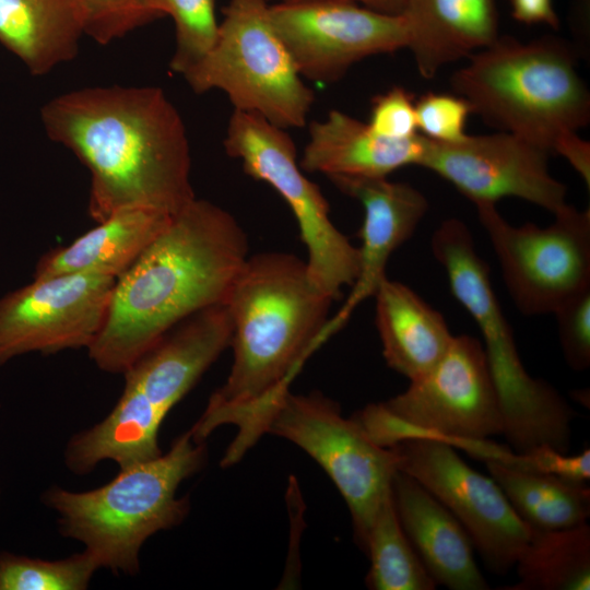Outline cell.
I'll list each match as a JSON object with an SVG mask.
<instances>
[{
	"label": "cell",
	"mask_w": 590,
	"mask_h": 590,
	"mask_svg": "<svg viewBox=\"0 0 590 590\" xmlns=\"http://www.w3.org/2000/svg\"><path fill=\"white\" fill-rule=\"evenodd\" d=\"M40 119L91 176L88 214L102 222L119 210L175 215L196 194L184 120L155 86H95L48 101Z\"/></svg>",
	"instance_id": "6da1fadb"
},
{
	"label": "cell",
	"mask_w": 590,
	"mask_h": 590,
	"mask_svg": "<svg viewBox=\"0 0 590 590\" xmlns=\"http://www.w3.org/2000/svg\"><path fill=\"white\" fill-rule=\"evenodd\" d=\"M224 303L233 323L232 367L190 432L204 442L220 426H237L226 451L237 461L260 438L271 405L323 344L333 299L310 280L305 260L269 251L246 259Z\"/></svg>",
	"instance_id": "7a4b0ae2"
},
{
	"label": "cell",
	"mask_w": 590,
	"mask_h": 590,
	"mask_svg": "<svg viewBox=\"0 0 590 590\" xmlns=\"http://www.w3.org/2000/svg\"><path fill=\"white\" fill-rule=\"evenodd\" d=\"M247 258L237 220L193 199L116 279L90 358L106 373L123 374L178 323L224 303Z\"/></svg>",
	"instance_id": "3957f363"
},
{
	"label": "cell",
	"mask_w": 590,
	"mask_h": 590,
	"mask_svg": "<svg viewBox=\"0 0 590 590\" xmlns=\"http://www.w3.org/2000/svg\"><path fill=\"white\" fill-rule=\"evenodd\" d=\"M450 83L485 123L548 153L562 132L590 121V93L576 50L556 36L528 43L498 36L469 56Z\"/></svg>",
	"instance_id": "277c9868"
},
{
	"label": "cell",
	"mask_w": 590,
	"mask_h": 590,
	"mask_svg": "<svg viewBox=\"0 0 590 590\" xmlns=\"http://www.w3.org/2000/svg\"><path fill=\"white\" fill-rule=\"evenodd\" d=\"M204 459V442L189 429L166 453L121 469L104 486L85 492L52 486L43 502L58 515L60 533L81 542L99 568L134 575L144 542L188 515L189 502L177 497V488Z\"/></svg>",
	"instance_id": "5b68a950"
},
{
	"label": "cell",
	"mask_w": 590,
	"mask_h": 590,
	"mask_svg": "<svg viewBox=\"0 0 590 590\" xmlns=\"http://www.w3.org/2000/svg\"><path fill=\"white\" fill-rule=\"evenodd\" d=\"M430 247L453 297L482 334L503 416L502 434L509 446L517 453L540 446L568 451L575 412L554 387L526 370L494 293L489 269L477 255L468 226L456 217L445 220L434 232Z\"/></svg>",
	"instance_id": "8992f818"
},
{
	"label": "cell",
	"mask_w": 590,
	"mask_h": 590,
	"mask_svg": "<svg viewBox=\"0 0 590 590\" xmlns=\"http://www.w3.org/2000/svg\"><path fill=\"white\" fill-rule=\"evenodd\" d=\"M354 417L374 441L390 447L410 438H435L465 449L471 440L503 433L498 396L482 343L455 335L438 363L393 398Z\"/></svg>",
	"instance_id": "52a82bcc"
},
{
	"label": "cell",
	"mask_w": 590,
	"mask_h": 590,
	"mask_svg": "<svg viewBox=\"0 0 590 590\" xmlns=\"http://www.w3.org/2000/svg\"><path fill=\"white\" fill-rule=\"evenodd\" d=\"M268 0H229L216 40L182 76L194 93L223 91L234 110L286 129L302 128L315 102L272 24Z\"/></svg>",
	"instance_id": "ba28073f"
},
{
	"label": "cell",
	"mask_w": 590,
	"mask_h": 590,
	"mask_svg": "<svg viewBox=\"0 0 590 590\" xmlns=\"http://www.w3.org/2000/svg\"><path fill=\"white\" fill-rule=\"evenodd\" d=\"M223 145L248 176L270 185L287 203L307 249L310 280L338 299L357 278L358 248L331 221L329 203L304 175L290 134L259 115L234 110Z\"/></svg>",
	"instance_id": "9c48e42d"
},
{
	"label": "cell",
	"mask_w": 590,
	"mask_h": 590,
	"mask_svg": "<svg viewBox=\"0 0 590 590\" xmlns=\"http://www.w3.org/2000/svg\"><path fill=\"white\" fill-rule=\"evenodd\" d=\"M266 433L292 441L319 463L344 498L362 546L377 511L392 495L398 469L391 448L374 441L354 416L344 417L331 399L290 389L264 416Z\"/></svg>",
	"instance_id": "30bf717a"
},
{
	"label": "cell",
	"mask_w": 590,
	"mask_h": 590,
	"mask_svg": "<svg viewBox=\"0 0 590 590\" xmlns=\"http://www.w3.org/2000/svg\"><path fill=\"white\" fill-rule=\"evenodd\" d=\"M514 304L526 316L554 314L590 288V210L566 204L545 227L514 226L496 204L475 205Z\"/></svg>",
	"instance_id": "8fae6325"
},
{
	"label": "cell",
	"mask_w": 590,
	"mask_h": 590,
	"mask_svg": "<svg viewBox=\"0 0 590 590\" xmlns=\"http://www.w3.org/2000/svg\"><path fill=\"white\" fill-rule=\"evenodd\" d=\"M389 448L398 471L418 482L459 520L487 569L506 574L515 567L533 529L492 476L471 468L440 439L410 438Z\"/></svg>",
	"instance_id": "7c38bea8"
},
{
	"label": "cell",
	"mask_w": 590,
	"mask_h": 590,
	"mask_svg": "<svg viewBox=\"0 0 590 590\" xmlns=\"http://www.w3.org/2000/svg\"><path fill=\"white\" fill-rule=\"evenodd\" d=\"M273 26L300 75L319 84L340 80L356 62L408 45L402 14L349 0H294L270 4Z\"/></svg>",
	"instance_id": "4fadbf2b"
},
{
	"label": "cell",
	"mask_w": 590,
	"mask_h": 590,
	"mask_svg": "<svg viewBox=\"0 0 590 590\" xmlns=\"http://www.w3.org/2000/svg\"><path fill=\"white\" fill-rule=\"evenodd\" d=\"M33 278L0 297V367L27 353L88 349L106 320L116 279L82 273Z\"/></svg>",
	"instance_id": "5bb4252c"
},
{
	"label": "cell",
	"mask_w": 590,
	"mask_h": 590,
	"mask_svg": "<svg viewBox=\"0 0 590 590\" xmlns=\"http://www.w3.org/2000/svg\"><path fill=\"white\" fill-rule=\"evenodd\" d=\"M550 153L509 132L468 134L452 143L426 138L420 166L479 204L503 198L526 200L552 213L566 206L567 187L548 170Z\"/></svg>",
	"instance_id": "9a60e30c"
},
{
	"label": "cell",
	"mask_w": 590,
	"mask_h": 590,
	"mask_svg": "<svg viewBox=\"0 0 590 590\" xmlns=\"http://www.w3.org/2000/svg\"><path fill=\"white\" fill-rule=\"evenodd\" d=\"M329 179L340 191L361 202L364 220L358 232L362 239L358 274L344 304L330 316L321 333L323 342L349 321L365 299L374 296L386 278L391 255L413 235L428 211L426 197L405 182L390 181L387 177Z\"/></svg>",
	"instance_id": "2e32d148"
},
{
	"label": "cell",
	"mask_w": 590,
	"mask_h": 590,
	"mask_svg": "<svg viewBox=\"0 0 590 590\" xmlns=\"http://www.w3.org/2000/svg\"><path fill=\"white\" fill-rule=\"evenodd\" d=\"M233 323L225 303L188 317L122 375L166 414L229 346Z\"/></svg>",
	"instance_id": "e0dca14e"
},
{
	"label": "cell",
	"mask_w": 590,
	"mask_h": 590,
	"mask_svg": "<svg viewBox=\"0 0 590 590\" xmlns=\"http://www.w3.org/2000/svg\"><path fill=\"white\" fill-rule=\"evenodd\" d=\"M391 488L400 524L435 583L451 590L488 589L459 520L403 472L397 471Z\"/></svg>",
	"instance_id": "ac0fdd59"
},
{
	"label": "cell",
	"mask_w": 590,
	"mask_h": 590,
	"mask_svg": "<svg viewBox=\"0 0 590 590\" xmlns=\"http://www.w3.org/2000/svg\"><path fill=\"white\" fill-rule=\"evenodd\" d=\"M425 144L421 134L406 140L379 137L367 123L334 109L323 120L310 123L299 165L328 178H380L404 166H420Z\"/></svg>",
	"instance_id": "d6986e66"
},
{
	"label": "cell",
	"mask_w": 590,
	"mask_h": 590,
	"mask_svg": "<svg viewBox=\"0 0 590 590\" xmlns=\"http://www.w3.org/2000/svg\"><path fill=\"white\" fill-rule=\"evenodd\" d=\"M401 14L408 28L406 48L425 79L499 36L495 0H406Z\"/></svg>",
	"instance_id": "ffe728a7"
},
{
	"label": "cell",
	"mask_w": 590,
	"mask_h": 590,
	"mask_svg": "<svg viewBox=\"0 0 590 590\" xmlns=\"http://www.w3.org/2000/svg\"><path fill=\"white\" fill-rule=\"evenodd\" d=\"M173 216L148 208L119 210L71 244L42 256L34 276L82 273L118 279Z\"/></svg>",
	"instance_id": "44dd1931"
},
{
	"label": "cell",
	"mask_w": 590,
	"mask_h": 590,
	"mask_svg": "<svg viewBox=\"0 0 590 590\" xmlns=\"http://www.w3.org/2000/svg\"><path fill=\"white\" fill-rule=\"evenodd\" d=\"M376 327L387 365L414 380L430 370L455 335L442 315L408 285L381 281L374 294Z\"/></svg>",
	"instance_id": "7402d4cb"
},
{
	"label": "cell",
	"mask_w": 590,
	"mask_h": 590,
	"mask_svg": "<svg viewBox=\"0 0 590 590\" xmlns=\"http://www.w3.org/2000/svg\"><path fill=\"white\" fill-rule=\"evenodd\" d=\"M165 416L141 390L125 384L111 412L68 441L64 464L83 475L104 460L116 462L121 470L155 459L162 455L157 439Z\"/></svg>",
	"instance_id": "603a6c76"
},
{
	"label": "cell",
	"mask_w": 590,
	"mask_h": 590,
	"mask_svg": "<svg viewBox=\"0 0 590 590\" xmlns=\"http://www.w3.org/2000/svg\"><path fill=\"white\" fill-rule=\"evenodd\" d=\"M83 35L74 0H0V43L33 75L75 58Z\"/></svg>",
	"instance_id": "cb8c5ba5"
},
{
	"label": "cell",
	"mask_w": 590,
	"mask_h": 590,
	"mask_svg": "<svg viewBox=\"0 0 590 590\" xmlns=\"http://www.w3.org/2000/svg\"><path fill=\"white\" fill-rule=\"evenodd\" d=\"M485 464L514 510L532 529L558 530L587 522L590 489L586 483L494 461Z\"/></svg>",
	"instance_id": "d4e9b609"
},
{
	"label": "cell",
	"mask_w": 590,
	"mask_h": 590,
	"mask_svg": "<svg viewBox=\"0 0 590 590\" xmlns=\"http://www.w3.org/2000/svg\"><path fill=\"white\" fill-rule=\"evenodd\" d=\"M515 567L518 582L505 590H588L590 527L533 529Z\"/></svg>",
	"instance_id": "484cf974"
},
{
	"label": "cell",
	"mask_w": 590,
	"mask_h": 590,
	"mask_svg": "<svg viewBox=\"0 0 590 590\" xmlns=\"http://www.w3.org/2000/svg\"><path fill=\"white\" fill-rule=\"evenodd\" d=\"M370 567L366 585L374 590H434L432 579L405 535L392 499L379 508L361 546Z\"/></svg>",
	"instance_id": "4316f807"
},
{
	"label": "cell",
	"mask_w": 590,
	"mask_h": 590,
	"mask_svg": "<svg viewBox=\"0 0 590 590\" xmlns=\"http://www.w3.org/2000/svg\"><path fill=\"white\" fill-rule=\"evenodd\" d=\"M97 569L86 551L55 560L1 552L0 590H84Z\"/></svg>",
	"instance_id": "83f0119b"
},
{
	"label": "cell",
	"mask_w": 590,
	"mask_h": 590,
	"mask_svg": "<svg viewBox=\"0 0 590 590\" xmlns=\"http://www.w3.org/2000/svg\"><path fill=\"white\" fill-rule=\"evenodd\" d=\"M163 15L175 23L176 48L169 69L184 75L198 64L213 47L220 22L215 0H158Z\"/></svg>",
	"instance_id": "f1b7e54d"
},
{
	"label": "cell",
	"mask_w": 590,
	"mask_h": 590,
	"mask_svg": "<svg viewBox=\"0 0 590 590\" xmlns=\"http://www.w3.org/2000/svg\"><path fill=\"white\" fill-rule=\"evenodd\" d=\"M84 35L102 45L164 16L158 0H74Z\"/></svg>",
	"instance_id": "f546056e"
},
{
	"label": "cell",
	"mask_w": 590,
	"mask_h": 590,
	"mask_svg": "<svg viewBox=\"0 0 590 590\" xmlns=\"http://www.w3.org/2000/svg\"><path fill=\"white\" fill-rule=\"evenodd\" d=\"M471 113L470 104L460 95L427 92L415 101L417 130L436 142L452 143L464 139Z\"/></svg>",
	"instance_id": "4dcf8cb0"
},
{
	"label": "cell",
	"mask_w": 590,
	"mask_h": 590,
	"mask_svg": "<svg viewBox=\"0 0 590 590\" xmlns=\"http://www.w3.org/2000/svg\"><path fill=\"white\" fill-rule=\"evenodd\" d=\"M553 315L566 363L574 370H586L590 366V288L567 300Z\"/></svg>",
	"instance_id": "1f68e13d"
},
{
	"label": "cell",
	"mask_w": 590,
	"mask_h": 590,
	"mask_svg": "<svg viewBox=\"0 0 590 590\" xmlns=\"http://www.w3.org/2000/svg\"><path fill=\"white\" fill-rule=\"evenodd\" d=\"M367 125L377 135L391 140L416 137L418 133L413 94L402 86H393L375 96Z\"/></svg>",
	"instance_id": "d6a6232c"
},
{
	"label": "cell",
	"mask_w": 590,
	"mask_h": 590,
	"mask_svg": "<svg viewBox=\"0 0 590 590\" xmlns=\"http://www.w3.org/2000/svg\"><path fill=\"white\" fill-rule=\"evenodd\" d=\"M524 453L532 472L554 474L577 483H586L590 479L589 448L574 456L548 446H540Z\"/></svg>",
	"instance_id": "836d02e7"
},
{
	"label": "cell",
	"mask_w": 590,
	"mask_h": 590,
	"mask_svg": "<svg viewBox=\"0 0 590 590\" xmlns=\"http://www.w3.org/2000/svg\"><path fill=\"white\" fill-rule=\"evenodd\" d=\"M566 130L555 140L552 153L563 156L590 188V143L577 133Z\"/></svg>",
	"instance_id": "e575fe53"
},
{
	"label": "cell",
	"mask_w": 590,
	"mask_h": 590,
	"mask_svg": "<svg viewBox=\"0 0 590 590\" xmlns=\"http://www.w3.org/2000/svg\"><path fill=\"white\" fill-rule=\"evenodd\" d=\"M512 17L523 24H546L554 30L560 25L553 0H510Z\"/></svg>",
	"instance_id": "d590c367"
},
{
	"label": "cell",
	"mask_w": 590,
	"mask_h": 590,
	"mask_svg": "<svg viewBox=\"0 0 590 590\" xmlns=\"http://www.w3.org/2000/svg\"><path fill=\"white\" fill-rule=\"evenodd\" d=\"M268 1H294V0H268ZM366 8L388 13V14H401L406 0H349Z\"/></svg>",
	"instance_id": "8d00e7d4"
},
{
	"label": "cell",
	"mask_w": 590,
	"mask_h": 590,
	"mask_svg": "<svg viewBox=\"0 0 590 590\" xmlns=\"http://www.w3.org/2000/svg\"><path fill=\"white\" fill-rule=\"evenodd\" d=\"M0 495H1V488H0Z\"/></svg>",
	"instance_id": "74e56055"
}]
</instances>
